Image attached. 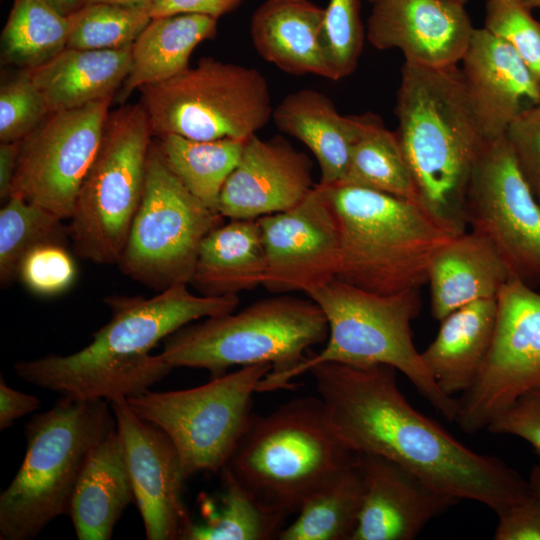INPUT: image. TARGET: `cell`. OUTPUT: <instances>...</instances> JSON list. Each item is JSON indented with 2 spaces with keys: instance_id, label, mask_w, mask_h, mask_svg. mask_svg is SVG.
<instances>
[{
  "instance_id": "1",
  "label": "cell",
  "mask_w": 540,
  "mask_h": 540,
  "mask_svg": "<svg viewBox=\"0 0 540 540\" xmlns=\"http://www.w3.org/2000/svg\"><path fill=\"white\" fill-rule=\"evenodd\" d=\"M308 372L331 425L354 452L393 460L436 490L496 514L531 493L502 459L473 451L416 410L398 388L395 368L324 362Z\"/></svg>"
},
{
  "instance_id": "2",
  "label": "cell",
  "mask_w": 540,
  "mask_h": 540,
  "mask_svg": "<svg viewBox=\"0 0 540 540\" xmlns=\"http://www.w3.org/2000/svg\"><path fill=\"white\" fill-rule=\"evenodd\" d=\"M398 138L418 203L453 236L466 232L471 178L487 140L461 69L406 62L397 91Z\"/></svg>"
},
{
  "instance_id": "3",
  "label": "cell",
  "mask_w": 540,
  "mask_h": 540,
  "mask_svg": "<svg viewBox=\"0 0 540 540\" xmlns=\"http://www.w3.org/2000/svg\"><path fill=\"white\" fill-rule=\"evenodd\" d=\"M319 397L288 401L266 415L252 413L221 471L261 505L285 516L356 461Z\"/></svg>"
},
{
  "instance_id": "4",
  "label": "cell",
  "mask_w": 540,
  "mask_h": 540,
  "mask_svg": "<svg viewBox=\"0 0 540 540\" xmlns=\"http://www.w3.org/2000/svg\"><path fill=\"white\" fill-rule=\"evenodd\" d=\"M339 229L337 279L377 294L421 288L453 237L419 203L379 191L317 184Z\"/></svg>"
},
{
  "instance_id": "5",
  "label": "cell",
  "mask_w": 540,
  "mask_h": 540,
  "mask_svg": "<svg viewBox=\"0 0 540 540\" xmlns=\"http://www.w3.org/2000/svg\"><path fill=\"white\" fill-rule=\"evenodd\" d=\"M328 337V323L312 299L279 295L235 311L188 324L164 341L160 353L174 369H206L211 378L229 367L269 363L273 369L257 392L276 390L279 381Z\"/></svg>"
},
{
  "instance_id": "6",
  "label": "cell",
  "mask_w": 540,
  "mask_h": 540,
  "mask_svg": "<svg viewBox=\"0 0 540 540\" xmlns=\"http://www.w3.org/2000/svg\"><path fill=\"white\" fill-rule=\"evenodd\" d=\"M116 429L106 400L63 397L25 426L26 452L0 494V539L31 540L68 514L72 494L91 451Z\"/></svg>"
},
{
  "instance_id": "7",
  "label": "cell",
  "mask_w": 540,
  "mask_h": 540,
  "mask_svg": "<svg viewBox=\"0 0 540 540\" xmlns=\"http://www.w3.org/2000/svg\"><path fill=\"white\" fill-rule=\"evenodd\" d=\"M307 296L326 317V345L287 373L277 389L290 387L294 377L319 363L384 364L404 374L437 413L455 421L458 400L440 389L412 339L411 323L421 310L420 288L377 294L335 278Z\"/></svg>"
},
{
  "instance_id": "8",
  "label": "cell",
  "mask_w": 540,
  "mask_h": 540,
  "mask_svg": "<svg viewBox=\"0 0 540 540\" xmlns=\"http://www.w3.org/2000/svg\"><path fill=\"white\" fill-rule=\"evenodd\" d=\"M152 135L142 104L109 114L69 219V238L80 258L118 264L142 200Z\"/></svg>"
},
{
  "instance_id": "9",
  "label": "cell",
  "mask_w": 540,
  "mask_h": 540,
  "mask_svg": "<svg viewBox=\"0 0 540 540\" xmlns=\"http://www.w3.org/2000/svg\"><path fill=\"white\" fill-rule=\"evenodd\" d=\"M140 90L157 136L246 141L269 122L274 109L268 82L257 69L212 58Z\"/></svg>"
},
{
  "instance_id": "10",
  "label": "cell",
  "mask_w": 540,
  "mask_h": 540,
  "mask_svg": "<svg viewBox=\"0 0 540 540\" xmlns=\"http://www.w3.org/2000/svg\"><path fill=\"white\" fill-rule=\"evenodd\" d=\"M222 223L224 217L182 184L152 144L142 200L117 265L157 291L189 284L203 238Z\"/></svg>"
},
{
  "instance_id": "11",
  "label": "cell",
  "mask_w": 540,
  "mask_h": 540,
  "mask_svg": "<svg viewBox=\"0 0 540 540\" xmlns=\"http://www.w3.org/2000/svg\"><path fill=\"white\" fill-rule=\"evenodd\" d=\"M272 369L269 363L243 366L198 387L147 390L126 400L139 417L170 437L186 478L219 473L249 422L253 394Z\"/></svg>"
},
{
  "instance_id": "12",
  "label": "cell",
  "mask_w": 540,
  "mask_h": 540,
  "mask_svg": "<svg viewBox=\"0 0 540 540\" xmlns=\"http://www.w3.org/2000/svg\"><path fill=\"white\" fill-rule=\"evenodd\" d=\"M496 300L488 353L458 400L455 422L468 434L486 429L525 393L540 390V293L510 279Z\"/></svg>"
},
{
  "instance_id": "13",
  "label": "cell",
  "mask_w": 540,
  "mask_h": 540,
  "mask_svg": "<svg viewBox=\"0 0 540 540\" xmlns=\"http://www.w3.org/2000/svg\"><path fill=\"white\" fill-rule=\"evenodd\" d=\"M471 231L486 239L511 279L540 284V204L504 136L487 141L476 163L466 201Z\"/></svg>"
},
{
  "instance_id": "14",
  "label": "cell",
  "mask_w": 540,
  "mask_h": 540,
  "mask_svg": "<svg viewBox=\"0 0 540 540\" xmlns=\"http://www.w3.org/2000/svg\"><path fill=\"white\" fill-rule=\"evenodd\" d=\"M112 99L109 96L49 113L20 141L10 196L37 204L63 220L70 219L100 147Z\"/></svg>"
},
{
  "instance_id": "15",
  "label": "cell",
  "mask_w": 540,
  "mask_h": 540,
  "mask_svg": "<svg viewBox=\"0 0 540 540\" xmlns=\"http://www.w3.org/2000/svg\"><path fill=\"white\" fill-rule=\"evenodd\" d=\"M257 220L266 257L263 286L268 291L308 295L337 278L339 229L317 184L292 209Z\"/></svg>"
},
{
  "instance_id": "16",
  "label": "cell",
  "mask_w": 540,
  "mask_h": 540,
  "mask_svg": "<svg viewBox=\"0 0 540 540\" xmlns=\"http://www.w3.org/2000/svg\"><path fill=\"white\" fill-rule=\"evenodd\" d=\"M148 540H181L191 523L183 500L187 479L179 453L157 425L139 417L126 398L110 402Z\"/></svg>"
},
{
  "instance_id": "17",
  "label": "cell",
  "mask_w": 540,
  "mask_h": 540,
  "mask_svg": "<svg viewBox=\"0 0 540 540\" xmlns=\"http://www.w3.org/2000/svg\"><path fill=\"white\" fill-rule=\"evenodd\" d=\"M366 36L380 50L399 49L405 61L429 68L461 62L474 32L464 4L454 0H378Z\"/></svg>"
},
{
  "instance_id": "18",
  "label": "cell",
  "mask_w": 540,
  "mask_h": 540,
  "mask_svg": "<svg viewBox=\"0 0 540 540\" xmlns=\"http://www.w3.org/2000/svg\"><path fill=\"white\" fill-rule=\"evenodd\" d=\"M188 284H177L153 297L110 295L104 300L110 320L92 335L86 346L119 357L149 354L161 340L200 318L230 313L238 295L193 294Z\"/></svg>"
},
{
  "instance_id": "19",
  "label": "cell",
  "mask_w": 540,
  "mask_h": 540,
  "mask_svg": "<svg viewBox=\"0 0 540 540\" xmlns=\"http://www.w3.org/2000/svg\"><path fill=\"white\" fill-rule=\"evenodd\" d=\"M316 184L312 161L280 136L256 134L244 144L240 160L225 181L218 212L229 219H258L298 205Z\"/></svg>"
},
{
  "instance_id": "20",
  "label": "cell",
  "mask_w": 540,
  "mask_h": 540,
  "mask_svg": "<svg viewBox=\"0 0 540 540\" xmlns=\"http://www.w3.org/2000/svg\"><path fill=\"white\" fill-rule=\"evenodd\" d=\"M363 499L352 540H412L458 499L386 457L357 453Z\"/></svg>"
},
{
  "instance_id": "21",
  "label": "cell",
  "mask_w": 540,
  "mask_h": 540,
  "mask_svg": "<svg viewBox=\"0 0 540 540\" xmlns=\"http://www.w3.org/2000/svg\"><path fill=\"white\" fill-rule=\"evenodd\" d=\"M14 369L24 381L60 396L109 403L144 393L173 370L160 353L119 357L87 347L65 356L20 360Z\"/></svg>"
},
{
  "instance_id": "22",
  "label": "cell",
  "mask_w": 540,
  "mask_h": 540,
  "mask_svg": "<svg viewBox=\"0 0 540 540\" xmlns=\"http://www.w3.org/2000/svg\"><path fill=\"white\" fill-rule=\"evenodd\" d=\"M461 62L469 99L487 140L504 136L520 113L540 102V88L517 52L486 28L474 29Z\"/></svg>"
},
{
  "instance_id": "23",
  "label": "cell",
  "mask_w": 540,
  "mask_h": 540,
  "mask_svg": "<svg viewBox=\"0 0 540 540\" xmlns=\"http://www.w3.org/2000/svg\"><path fill=\"white\" fill-rule=\"evenodd\" d=\"M369 116L341 115L324 93L300 89L281 100L273 109L272 119L280 131L311 151L320 167L319 184L329 185L343 180Z\"/></svg>"
},
{
  "instance_id": "24",
  "label": "cell",
  "mask_w": 540,
  "mask_h": 540,
  "mask_svg": "<svg viewBox=\"0 0 540 540\" xmlns=\"http://www.w3.org/2000/svg\"><path fill=\"white\" fill-rule=\"evenodd\" d=\"M323 19L324 8L310 0H266L251 18L253 46L284 72L332 80L322 43Z\"/></svg>"
},
{
  "instance_id": "25",
  "label": "cell",
  "mask_w": 540,
  "mask_h": 540,
  "mask_svg": "<svg viewBox=\"0 0 540 540\" xmlns=\"http://www.w3.org/2000/svg\"><path fill=\"white\" fill-rule=\"evenodd\" d=\"M510 279L506 264L486 239L472 231L455 236L429 267L431 314L441 321L462 306L496 299Z\"/></svg>"
},
{
  "instance_id": "26",
  "label": "cell",
  "mask_w": 540,
  "mask_h": 540,
  "mask_svg": "<svg viewBox=\"0 0 540 540\" xmlns=\"http://www.w3.org/2000/svg\"><path fill=\"white\" fill-rule=\"evenodd\" d=\"M131 47H66L51 60L24 73L41 94L48 113L70 110L114 96L129 74Z\"/></svg>"
},
{
  "instance_id": "27",
  "label": "cell",
  "mask_w": 540,
  "mask_h": 540,
  "mask_svg": "<svg viewBox=\"0 0 540 540\" xmlns=\"http://www.w3.org/2000/svg\"><path fill=\"white\" fill-rule=\"evenodd\" d=\"M132 501V485L115 429L91 451L75 485L67 515L77 539H111Z\"/></svg>"
},
{
  "instance_id": "28",
  "label": "cell",
  "mask_w": 540,
  "mask_h": 540,
  "mask_svg": "<svg viewBox=\"0 0 540 540\" xmlns=\"http://www.w3.org/2000/svg\"><path fill=\"white\" fill-rule=\"evenodd\" d=\"M497 317V300L462 306L440 323L439 331L421 352L423 362L440 389L452 396L466 391L488 353Z\"/></svg>"
},
{
  "instance_id": "29",
  "label": "cell",
  "mask_w": 540,
  "mask_h": 540,
  "mask_svg": "<svg viewBox=\"0 0 540 540\" xmlns=\"http://www.w3.org/2000/svg\"><path fill=\"white\" fill-rule=\"evenodd\" d=\"M266 257L257 219H230L202 240L190 283L204 296L237 295L263 285Z\"/></svg>"
},
{
  "instance_id": "30",
  "label": "cell",
  "mask_w": 540,
  "mask_h": 540,
  "mask_svg": "<svg viewBox=\"0 0 540 540\" xmlns=\"http://www.w3.org/2000/svg\"><path fill=\"white\" fill-rule=\"evenodd\" d=\"M218 19L179 13L152 18L131 47V67L119 100L135 89L165 81L188 68L190 56L202 41L212 38Z\"/></svg>"
},
{
  "instance_id": "31",
  "label": "cell",
  "mask_w": 540,
  "mask_h": 540,
  "mask_svg": "<svg viewBox=\"0 0 540 540\" xmlns=\"http://www.w3.org/2000/svg\"><path fill=\"white\" fill-rule=\"evenodd\" d=\"M219 474L222 492L218 505L204 499L202 519L192 520L181 540L277 539L287 516L261 505L227 473Z\"/></svg>"
},
{
  "instance_id": "32",
  "label": "cell",
  "mask_w": 540,
  "mask_h": 540,
  "mask_svg": "<svg viewBox=\"0 0 540 540\" xmlns=\"http://www.w3.org/2000/svg\"><path fill=\"white\" fill-rule=\"evenodd\" d=\"M157 147L169 168L203 204L218 212L222 187L237 166L245 141L193 140L160 135Z\"/></svg>"
},
{
  "instance_id": "33",
  "label": "cell",
  "mask_w": 540,
  "mask_h": 540,
  "mask_svg": "<svg viewBox=\"0 0 540 540\" xmlns=\"http://www.w3.org/2000/svg\"><path fill=\"white\" fill-rule=\"evenodd\" d=\"M363 499V482L355 463L309 497L284 527L279 540H352Z\"/></svg>"
},
{
  "instance_id": "34",
  "label": "cell",
  "mask_w": 540,
  "mask_h": 540,
  "mask_svg": "<svg viewBox=\"0 0 540 540\" xmlns=\"http://www.w3.org/2000/svg\"><path fill=\"white\" fill-rule=\"evenodd\" d=\"M68 17L46 0H14L1 34L5 62L30 70L67 47Z\"/></svg>"
},
{
  "instance_id": "35",
  "label": "cell",
  "mask_w": 540,
  "mask_h": 540,
  "mask_svg": "<svg viewBox=\"0 0 540 540\" xmlns=\"http://www.w3.org/2000/svg\"><path fill=\"white\" fill-rule=\"evenodd\" d=\"M418 203L415 183L395 132L370 114L341 182Z\"/></svg>"
},
{
  "instance_id": "36",
  "label": "cell",
  "mask_w": 540,
  "mask_h": 540,
  "mask_svg": "<svg viewBox=\"0 0 540 540\" xmlns=\"http://www.w3.org/2000/svg\"><path fill=\"white\" fill-rule=\"evenodd\" d=\"M51 211L18 196H10L0 210V284L17 280L24 257L46 243L67 245L68 227Z\"/></svg>"
},
{
  "instance_id": "37",
  "label": "cell",
  "mask_w": 540,
  "mask_h": 540,
  "mask_svg": "<svg viewBox=\"0 0 540 540\" xmlns=\"http://www.w3.org/2000/svg\"><path fill=\"white\" fill-rule=\"evenodd\" d=\"M67 17V47L93 50L131 46L152 19L145 8L109 3H87Z\"/></svg>"
},
{
  "instance_id": "38",
  "label": "cell",
  "mask_w": 540,
  "mask_h": 540,
  "mask_svg": "<svg viewBox=\"0 0 540 540\" xmlns=\"http://www.w3.org/2000/svg\"><path fill=\"white\" fill-rule=\"evenodd\" d=\"M365 38L360 0H329L324 8L322 43L332 80L357 68Z\"/></svg>"
},
{
  "instance_id": "39",
  "label": "cell",
  "mask_w": 540,
  "mask_h": 540,
  "mask_svg": "<svg viewBox=\"0 0 540 540\" xmlns=\"http://www.w3.org/2000/svg\"><path fill=\"white\" fill-rule=\"evenodd\" d=\"M484 28L514 48L540 88V21L523 0H488Z\"/></svg>"
},
{
  "instance_id": "40",
  "label": "cell",
  "mask_w": 540,
  "mask_h": 540,
  "mask_svg": "<svg viewBox=\"0 0 540 540\" xmlns=\"http://www.w3.org/2000/svg\"><path fill=\"white\" fill-rule=\"evenodd\" d=\"M76 277L77 267L67 245L46 243L24 257L17 280L34 294L54 296L67 291Z\"/></svg>"
},
{
  "instance_id": "41",
  "label": "cell",
  "mask_w": 540,
  "mask_h": 540,
  "mask_svg": "<svg viewBox=\"0 0 540 540\" xmlns=\"http://www.w3.org/2000/svg\"><path fill=\"white\" fill-rule=\"evenodd\" d=\"M48 114L41 94L25 73L1 85V142L23 140Z\"/></svg>"
},
{
  "instance_id": "42",
  "label": "cell",
  "mask_w": 540,
  "mask_h": 540,
  "mask_svg": "<svg viewBox=\"0 0 540 540\" xmlns=\"http://www.w3.org/2000/svg\"><path fill=\"white\" fill-rule=\"evenodd\" d=\"M505 137L521 175L540 204V102L520 113Z\"/></svg>"
},
{
  "instance_id": "43",
  "label": "cell",
  "mask_w": 540,
  "mask_h": 540,
  "mask_svg": "<svg viewBox=\"0 0 540 540\" xmlns=\"http://www.w3.org/2000/svg\"><path fill=\"white\" fill-rule=\"evenodd\" d=\"M496 434L518 436L540 456V390L525 393L486 428Z\"/></svg>"
},
{
  "instance_id": "44",
  "label": "cell",
  "mask_w": 540,
  "mask_h": 540,
  "mask_svg": "<svg viewBox=\"0 0 540 540\" xmlns=\"http://www.w3.org/2000/svg\"><path fill=\"white\" fill-rule=\"evenodd\" d=\"M497 516L495 540H540V500L533 492Z\"/></svg>"
},
{
  "instance_id": "45",
  "label": "cell",
  "mask_w": 540,
  "mask_h": 540,
  "mask_svg": "<svg viewBox=\"0 0 540 540\" xmlns=\"http://www.w3.org/2000/svg\"><path fill=\"white\" fill-rule=\"evenodd\" d=\"M242 0H153L147 11L151 18L195 13L218 19L234 10Z\"/></svg>"
},
{
  "instance_id": "46",
  "label": "cell",
  "mask_w": 540,
  "mask_h": 540,
  "mask_svg": "<svg viewBox=\"0 0 540 540\" xmlns=\"http://www.w3.org/2000/svg\"><path fill=\"white\" fill-rule=\"evenodd\" d=\"M40 405L39 397L9 387L3 377H0L1 430L11 427L17 419L36 411Z\"/></svg>"
},
{
  "instance_id": "47",
  "label": "cell",
  "mask_w": 540,
  "mask_h": 540,
  "mask_svg": "<svg viewBox=\"0 0 540 540\" xmlns=\"http://www.w3.org/2000/svg\"><path fill=\"white\" fill-rule=\"evenodd\" d=\"M20 151L19 142L0 144V198L6 202L10 195Z\"/></svg>"
},
{
  "instance_id": "48",
  "label": "cell",
  "mask_w": 540,
  "mask_h": 540,
  "mask_svg": "<svg viewBox=\"0 0 540 540\" xmlns=\"http://www.w3.org/2000/svg\"><path fill=\"white\" fill-rule=\"evenodd\" d=\"M60 13L69 15L84 4V0H46Z\"/></svg>"
},
{
  "instance_id": "49",
  "label": "cell",
  "mask_w": 540,
  "mask_h": 540,
  "mask_svg": "<svg viewBox=\"0 0 540 540\" xmlns=\"http://www.w3.org/2000/svg\"><path fill=\"white\" fill-rule=\"evenodd\" d=\"M153 0H84L87 3H109L128 7H138L148 9ZM83 4V5H84Z\"/></svg>"
},
{
  "instance_id": "50",
  "label": "cell",
  "mask_w": 540,
  "mask_h": 540,
  "mask_svg": "<svg viewBox=\"0 0 540 540\" xmlns=\"http://www.w3.org/2000/svg\"><path fill=\"white\" fill-rule=\"evenodd\" d=\"M528 482L531 491L540 500V463L532 468Z\"/></svg>"
},
{
  "instance_id": "51",
  "label": "cell",
  "mask_w": 540,
  "mask_h": 540,
  "mask_svg": "<svg viewBox=\"0 0 540 540\" xmlns=\"http://www.w3.org/2000/svg\"><path fill=\"white\" fill-rule=\"evenodd\" d=\"M526 6H528L531 10L533 8H540V0H523Z\"/></svg>"
},
{
  "instance_id": "52",
  "label": "cell",
  "mask_w": 540,
  "mask_h": 540,
  "mask_svg": "<svg viewBox=\"0 0 540 540\" xmlns=\"http://www.w3.org/2000/svg\"><path fill=\"white\" fill-rule=\"evenodd\" d=\"M372 4L378 0H369ZM454 1H457V2H460L462 4H465L468 0H454Z\"/></svg>"
}]
</instances>
